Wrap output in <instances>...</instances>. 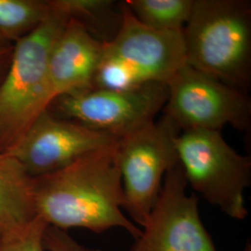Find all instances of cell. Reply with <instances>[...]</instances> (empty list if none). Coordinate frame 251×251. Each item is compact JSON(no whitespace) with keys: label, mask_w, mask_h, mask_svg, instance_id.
Here are the masks:
<instances>
[{"label":"cell","mask_w":251,"mask_h":251,"mask_svg":"<svg viewBox=\"0 0 251 251\" xmlns=\"http://www.w3.org/2000/svg\"><path fill=\"white\" fill-rule=\"evenodd\" d=\"M186 63L242 90L251 76V4L195 0L182 30Z\"/></svg>","instance_id":"3"},{"label":"cell","mask_w":251,"mask_h":251,"mask_svg":"<svg viewBox=\"0 0 251 251\" xmlns=\"http://www.w3.org/2000/svg\"><path fill=\"white\" fill-rule=\"evenodd\" d=\"M118 144L90 152L60 171L34 178L37 214L49 226L98 233L118 227L134 239L141 235L142 229L123 213L126 198Z\"/></svg>","instance_id":"1"},{"label":"cell","mask_w":251,"mask_h":251,"mask_svg":"<svg viewBox=\"0 0 251 251\" xmlns=\"http://www.w3.org/2000/svg\"><path fill=\"white\" fill-rule=\"evenodd\" d=\"M34 178L9 152H0V239L36 217Z\"/></svg>","instance_id":"12"},{"label":"cell","mask_w":251,"mask_h":251,"mask_svg":"<svg viewBox=\"0 0 251 251\" xmlns=\"http://www.w3.org/2000/svg\"><path fill=\"white\" fill-rule=\"evenodd\" d=\"M178 164L166 174L160 194L130 251H217L203 225L198 198L188 196Z\"/></svg>","instance_id":"8"},{"label":"cell","mask_w":251,"mask_h":251,"mask_svg":"<svg viewBox=\"0 0 251 251\" xmlns=\"http://www.w3.org/2000/svg\"><path fill=\"white\" fill-rule=\"evenodd\" d=\"M44 243L48 251H101L90 249L59 228L49 226L46 230Z\"/></svg>","instance_id":"17"},{"label":"cell","mask_w":251,"mask_h":251,"mask_svg":"<svg viewBox=\"0 0 251 251\" xmlns=\"http://www.w3.org/2000/svg\"><path fill=\"white\" fill-rule=\"evenodd\" d=\"M168 98V85L155 82L130 90L92 88L68 93L54 99L48 109L56 117L121 140L153 123Z\"/></svg>","instance_id":"5"},{"label":"cell","mask_w":251,"mask_h":251,"mask_svg":"<svg viewBox=\"0 0 251 251\" xmlns=\"http://www.w3.org/2000/svg\"><path fill=\"white\" fill-rule=\"evenodd\" d=\"M58 6L80 23L91 36L106 44L117 36L122 24L121 2L113 0H56Z\"/></svg>","instance_id":"13"},{"label":"cell","mask_w":251,"mask_h":251,"mask_svg":"<svg viewBox=\"0 0 251 251\" xmlns=\"http://www.w3.org/2000/svg\"><path fill=\"white\" fill-rule=\"evenodd\" d=\"M50 11V0H0V34L14 45L39 26Z\"/></svg>","instance_id":"15"},{"label":"cell","mask_w":251,"mask_h":251,"mask_svg":"<svg viewBox=\"0 0 251 251\" xmlns=\"http://www.w3.org/2000/svg\"><path fill=\"white\" fill-rule=\"evenodd\" d=\"M49 225L41 216L14 233L0 239V251H48L44 243Z\"/></svg>","instance_id":"16"},{"label":"cell","mask_w":251,"mask_h":251,"mask_svg":"<svg viewBox=\"0 0 251 251\" xmlns=\"http://www.w3.org/2000/svg\"><path fill=\"white\" fill-rule=\"evenodd\" d=\"M251 251V244L250 241L246 244V246H245V248L243 249L242 251Z\"/></svg>","instance_id":"20"},{"label":"cell","mask_w":251,"mask_h":251,"mask_svg":"<svg viewBox=\"0 0 251 251\" xmlns=\"http://www.w3.org/2000/svg\"><path fill=\"white\" fill-rule=\"evenodd\" d=\"M104 45L80 23L69 19L55 41L50 58L49 83L52 100L93 88Z\"/></svg>","instance_id":"11"},{"label":"cell","mask_w":251,"mask_h":251,"mask_svg":"<svg viewBox=\"0 0 251 251\" xmlns=\"http://www.w3.org/2000/svg\"><path fill=\"white\" fill-rule=\"evenodd\" d=\"M179 128L165 115L143 129L121 139L118 163L130 221L144 227L161 191L163 180L179 164Z\"/></svg>","instance_id":"6"},{"label":"cell","mask_w":251,"mask_h":251,"mask_svg":"<svg viewBox=\"0 0 251 251\" xmlns=\"http://www.w3.org/2000/svg\"><path fill=\"white\" fill-rule=\"evenodd\" d=\"M164 115L179 131H221L231 126L239 131L251 125V100L242 90L200 72L186 63L168 82Z\"/></svg>","instance_id":"7"},{"label":"cell","mask_w":251,"mask_h":251,"mask_svg":"<svg viewBox=\"0 0 251 251\" xmlns=\"http://www.w3.org/2000/svg\"><path fill=\"white\" fill-rule=\"evenodd\" d=\"M179 165L188 185L225 215H249L244 191L251 183V159L236 152L221 131L192 129L176 138Z\"/></svg>","instance_id":"4"},{"label":"cell","mask_w":251,"mask_h":251,"mask_svg":"<svg viewBox=\"0 0 251 251\" xmlns=\"http://www.w3.org/2000/svg\"><path fill=\"white\" fill-rule=\"evenodd\" d=\"M45 21L13 45L5 78L0 84V152L13 149L52 99L49 63L55 41L69 21L56 0H50Z\"/></svg>","instance_id":"2"},{"label":"cell","mask_w":251,"mask_h":251,"mask_svg":"<svg viewBox=\"0 0 251 251\" xmlns=\"http://www.w3.org/2000/svg\"><path fill=\"white\" fill-rule=\"evenodd\" d=\"M122 24L112 41L104 45L102 58L118 64L135 87L165 83L186 64L182 32H163L140 23L124 1Z\"/></svg>","instance_id":"9"},{"label":"cell","mask_w":251,"mask_h":251,"mask_svg":"<svg viewBox=\"0 0 251 251\" xmlns=\"http://www.w3.org/2000/svg\"><path fill=\"white\" fill-rule=\"evenodd\" d=\"M12 47H13V44L10 43L9 40H7L4 36L0 34V52L9 50Z\"/></svg>","instance_id":"19"},{"label":"cell","mask_w":251,"mask_h":251,"mask_svg":"<svg viewBox=\"0 0 251 251\" xmlns=\"http://www.w3.org/2000/svg\"><path fill=\"white\" fill-rule=\"evenodd\" d=\"M140 23L157 31L182 32L195 0H126Z\"/></svg>","instance_id":"14"},{"label":"cell","mask_w":251,"mask_h":251,"mask_svg":"<svg viewBox=\"0 0 251 251\" xmlns=\"http://www.w3.org/2000/svg\"><path fill=\"white\" fill-rule=\"evenodd\" d=\"M12 50H13V47L9 50L0 52V84L2 83V81L5 78L8 72L11 56H12Z\"/></svg>","instance_id":"18"},{"label":"cell","mask_w":251,"mask_h":251,"mask_svg":"<svg viewBox=\"0 0 251 251\" xmlns=\"http://www.w3.org/2000/svg\"><path fill=\"white\" fill-rule=\"evenodd\" d=\"M119 142L114 136L56 117L47 108L8 152L35 178L60 171L90 152Z\"/></svg>","instance_id":"10"}]
</instances>
